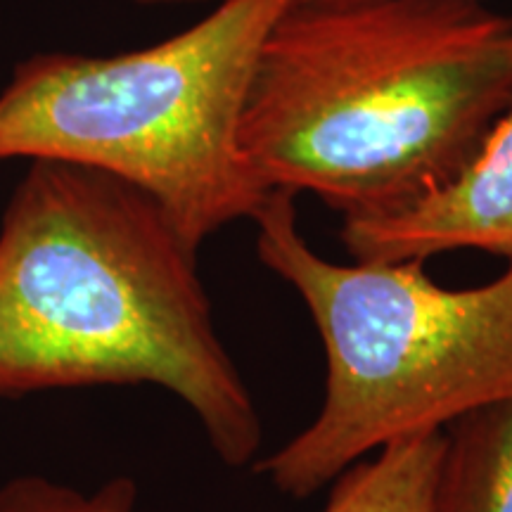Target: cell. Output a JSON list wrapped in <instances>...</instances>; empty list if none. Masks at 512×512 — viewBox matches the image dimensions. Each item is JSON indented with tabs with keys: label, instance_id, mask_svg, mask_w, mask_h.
<instances>
[{
	"label": "cell",
	"instance_id": "ba28073f",
	"mask_svg": "<svg viewBox=\"0 0 512 512\" xmlns=\"http://www.w3.org/2000/svg\"><path fill=\"white\" fill-rule=\"evenodd\" d=\"M140 489L128 475L93 486L57 482L46 475H15L0 486V512H136Z\"/></svg>",
	"mask_w": 512,
	"mask_h": 512
},
{
	"label": "cell",
	"instance_id": "6da1fadb",
	"mask_svg": "<svg viewBox=\"0 0 512 512\" xmlns=\"http://www.w3.org/2000/svg\"><path fill=\"white\" fill-rule=\"evenodd\" d=\"M512 102V17L484 0H294L261 41L238 152L266 192L344 219L463 174Z\"/></svg>",
	"mask_w": 512,
	"mask_h": 512
},
{
	"label": "cell",
	"instance_id": "8992f818",
	"mask_svg": "<svg viewBox=\"0 0 512 512\" xmlns=\"http://www.w3.org/2000/svg\"><path fill=\"white\" fill-rule=\"evenodd\" d=\"M430 512H512V399L446 427Z\"/></svg>",
	"mask_w": 512,
	"mask_h": 512
},
{
	"label": "cell",
	"instance_id": "9c48e42d",
	"mask_svg": "<svg viewBox=\"0 0 512 512\" xmlns=\"http://www.w3.org/2000/svg\"><path fill=\"white\" fill-rule=\"evenodd\" d=\"M136 5H145V8H178V5H200L207 0H131Z\"/></svg>",
	"mask_w": 512,
	"mask_h": 512
},
{
	"label": "cell",
	"instance_id": "5b68a950",
	"mask_svg": "<svg viewBox=\"0 0 512 512\" xmlns=\"http://www.w3.org/2000/svg\"><path fill=\"white\" fill-rule=\"evenodd\" d=\"M339 240L354 261H425L477 249L512 261V102L456 181L411 207L344 219Z\"/></svg>",
	"mask_w": 512,
	"mask_h": 512
},
{
	"label": "cell",
	"instance_id": "3957f363",
	"mask_svg": "<svg viewBox=\"0 0 512 512\" xmlns=\"http://www.w3.org/2000/svg\"><path fill=\"white\" fill-rule=\"evenodd\" d=\"M252 221L256 256L302 299L325 354L316 418L254 463L278 494L302 501L387 444L512 399V261L451 290L425 261L320 256L290 192L273 190Z\"/></svg>",
	"mask_w": 512,
	"mask_h": 512
},
{
	"label": "cell",
	"instance_id": "7a4b0ae2",
	"mask_svg": "<svg viewBox=\"0 0 512 512\" xmlns=\"http://www.w3.org/2000/svg\"><path fill=\"white\" fill-rule=\"evenodd\" d=\"M197 252L131 183L29 162L0 216V399L159 387L223 465H252L261 418L216 330Z\"/></svg>",
	"mask_w": 512,
	"mask_h": 512
},
{
	"label": "cell",
	"instance_id": "52a82bcc",
	"mask_svg": "<svg viewBox=\"0 0 512 512\" xmlns=\"http://www.w3.org/2000/svg\"><path fill=\"white\" fill-rule=\"evenodd\" d=\"M441 448L444 432L387 444L332 482L320 512H430Z\"/></svg>",
	"mask_w": 512,
	"mask_h": 512
},
{
	"label": "cell",
	"instance_id": "277c9868",
	"mask_svg": "<svg viewBox=\"0 0 512 512\" xmlns=\"http://www.w3.org/2000/svg\"><path fill=\"white\" fill-rule=\"evenodd\" d=\"M294 0H216L126 53H34L0 91V159L102 171L150 195L192 247L252 221L266 192L238 152L261 41Z\"/></svg>",
	"mask_w": 512,
	"mask_h": 512
},
{
	"label": "cell",
	"instance_id": "30bf717a",
	"mask_svg": "<svg viewBox=\"0 0 512 512\" xmlns=\"http://www.w3.org/2000/svg\"><path fill=\"white\" fill-rule=\"evenodd\" d=\"M306 3H335V0H306Z\"/></svg>",
	"mask_w": 512,
	"mask_h": 512
}]
</instances>
